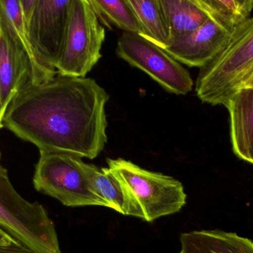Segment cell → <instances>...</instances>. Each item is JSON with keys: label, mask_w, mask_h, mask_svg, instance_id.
I'll return each instance as SVG.
<instances>
[{"label": "cell", "mask_w": 253, "mask_h": 253, "mask_svg": "<svg viewBox=\"0 0 253 253\" xmlns=\"http://www.w3.org/2000/svg\"><path fill=\"white\" fill-rule=\"evenodd\" d=\"M109 99L93 79L57 74L30 86L7 107L2 126L40 151L93 159L107 143Z\"/></svg>", "instance_id": "6da1fadb"}, {"label": "cell", "mask_w": 253, "mask_h": 253, "mask_svg": "<svg viewBox=\"0 0 253 253\" xmlns=\"http://www.w3.org/2000/svg\"><path fill=\"white\" fill-rule=\"evenodd\" d=\"M253 74V16H249L233 28L224 48L201 68L198 97L205 103L226 106Z\"/></svg>", "instance_id": "7a4b0ae2"}, {"label": "cell", "mask_w": 253, "mask_h": 253, "mask_svg": "<svg viewBox=\"0 0 253 253\" xmlns=\"http://www.w3.org/2000/svg\"><path fill=\"white\" fill-rule=\"evenodd\" d=\"M108 168L120 181L129 202V215L153 221L179 212L186 205L182 184L123 159H108Z\"/></svg>", "instance_id": "3957f363"}, {"label": "cell", "mask_w": 253, "mask_h": 253, "mask_svg": "<svg viewBox=\"0 0 253 253\" xmlns=\"http://www.w3.org/2000/svg\"><path fill=\"white\" fill-rule=\"evenodd\" d=\"M83 158L62 152L40 151L36 165V190L67 207H106L93 190Z\"/></svg>", "instance_id": "277c9868"}, {"label": "cell", "mask_w": 253, "mask_h": 253, "mask_svg": "<svg viewBox=\"0 0 253 253\" xmlns=\"http://www.w3.org/2000/svg\"><path fill=\"white\" fill-rule=\"evenodd\" d=\"M0 226L37 253H62L54 224L46 210L38 202H29L22 197L1 165Z\"/></svg>", "instance_id": "5b68a950"}, {"label": "cell", "mask_w": 253, "mask_h": 253, "mask_svg": "<svg viewBox=\"0 0 253 253\" xmlns=\"http://www.w3.org/2000/svg\"><path fill=\"white\" fill-rule=\"evenodd\" d=\"M105 30L87 0H74L57 72L85 77L102 57Z\"/></svg>", "instance_id": "8992f818"}, {"label": "cell", "mask_w": 253, "mask_h": 253, "mask_svg": "<svg viewBox=\"0 0 253 253\" xmlns=\"http://www.w3.org/2000/svg\"><path fill=\"white\" fill-rule=\"evenodd\" d=\"M117 53L170 93L185 95L193 89V80L181 63L138 33L124 31L119 39Z\"/></svg>", "instance_id": "52a82bcc"}, {"label": "cell", "mask_w": 253, "mask_h": 253, "mask_svg": "<svg viewBox=\"0 0 253 253\" xmlns=\"http://www.w3.org/2000/svg\"><path fill=\"white\" fill-rule=\"evenodd\" d=\"M57 73L42 64L22 42L0 23V87L5 111L21 92L50 80Z\"/></svg>", "instance_id": "ba28073f"}, {"label": "cell", "mask_w": 253, "mask_h": 253, "mask_svg": "<svg viewBox=\"0 0 253 253\" xmlns=\"http://www.w3.org/2000/svg\"><path fill=\"white\" fill-rule=\"evenodd\" d=\"M73 3L74 0H37L27 24L28 40L36 56L50 69L56 71Z\"/></svg>", "instance_id": "9c48e42d"}, {"label": "cell", "mask_w": 253, "mask_h": 253, "mask_svg": "<svg viewBox=\"0 0 253 253\" xmlns=\"http://www.w3.org/2000/svg\"><path fill=\"white\" fill-rule=\"evenodd\" d=\"M230 34L231 31L208 19L194 31L172 41L165 50L180 63L201 68L224 48Z\"/></svg>", "instance_id": "30bf717a"}, {"label": "cell", "mask_w": 253, "mask_h": 253, "mask_svg": "<svg viewBox=\"0 0 253 253\" xmlns=\"http://www.w3.org/2000/svg\"><path fill=\"white\" fill-rule=\"evenodd\" d=\"M225 107L230 115L233 152L253 165V87H241Z\"/></svg>", "instance_id": "8fae6325"}, {"label": "cell", "mask_w": 253, "mask_h": 253, "mask_svg": "<svg viewBox=\"0 0 253 253\" xmlns=\"http://www.w3.org/2000/svg\"><path fill=\"white\" fill-rule=\"evenodd\" d=\"M184 253H253V242L235 233L195 230L180 236Z\"/></svg>", "instance_id": "7c38bea8"}, {"label": "cell", "mask_w": 253, "mask_h": 253, "mask_svg": "<svg viewBox=\"0 0 253 253\" xmlns=\"http://www.w3.org/2000/svg\"><path fill=\"white\" fill-rule=\"evenodd\" d=\"M159 2L169 30V44L181 36L194 31L210 19L190 0H159Z\"/></svg>", "instance_id": "4fadbf2b"}, {"label": "cell", "mask_w": 253, "mask_h": 253, "mask_svg": "<svg viewBox=\"0 0 253 253\" xmlns=\"http://www.w3.org/2000/svg\"><path fill=\"white\" fill-rule=\"evenodd\" d=\"M138 19L142 34L163 49L169 45V30L164 19L159 0H126Z\"/></svg>", "instance_id": "5bb4252c"}, {"label": "cell", "mask_w": 253, "mask_h": 253, "mask_svg": "<svg viewBox=\"0 0 253 253\" xmlns=\"http://www.w3.org/2000/svg\"><path fill=\"white\" fill-rule=\"evenodd\" d=\"M87 172L93 190L105 201L107 208H111L123 215H129L127 197L120 181L109 168L99 169L95 165H88Z\"/></svg>", "instance_id": "9a60e30c"}, {"label": "cell", "mask_w": 253, "mask_h": 253, "mask_svg": "<svg viewBox=\"0 0 253 253\" xmlns=\"http://www.w3.org/2000/svg\"><path fill=\"white\" fill-rule=\"evenodd\" d=\"M101 23L110 29L142 34L141 25L126 0H87Z\"/></svg>", "instance_id": "2e32d148"}, {"label": "cell", "mask_w": 253, "mask_h": 253, "mask_svg": "<svg viewBox=\"0 0 253 253\" xmlns=\"http://www.w3.org/2000/svg\"><path fill=\"white\" fill-rule=\"evenodd\" d=\"M208 17L226 31L233 28L245 19L235 0H190Z\"/></svg>", "instance_id": "e0dca14e"}, {"label": "cell", "mask_w": 253, "mask_h": 253, "mask_svg": "<svg viewBox=\"0 0 253 253\" xmlns=\"http://www.w3.org/2000/svg\"><path fill=\"white\" fill-rule=\"evenodd\" d=\"M0 23L34 53L28 40L26 19L19 0H0Z\"/></svg>", "instance_id": "ac0fdd59"}, {"label": "cell", "mask_w": 253, "mask_h": 253, "mask_svg": "<svg viewBox=\"0 0 253 253\" xmlns=\"http://www.w3.org/2000/svg\"><path fill=\"white\" fill-rule=\"evenodd\" d=\"M0 253H37L31 248L19 243L14 246L0 247Z\"/></svg>", "instance_id": "d6986e66"}, {"label": "cell", "mask_w": 253, "mask_h": 253, "mask_svg": "<svg viewBox=\"0 0 253 253\" xmlns=\"http://www.w3.org/2000/svg\"><path fill=\"white\" fill-rule=\"evenodd\" d=\"M19 243V241L0 226V247L14 246Z\"/></svg>", "instance_id": "ffe728a7"}, {"label": "cell", "mask_w": 253, "mask_h": 253, "mask_svg": "<svg viewBox=\"0 0 253 253\" xmlns=\"http://www.w3.org/2000/svg\"><path fill=\"white\" fill-rule=\"evenodd\" d=\"M245 19L249 17L253 9V0H235Z\"/></svg>", "instance_id": "44dd1931"}, {"label": "cell", "mask_w": 253, "mask_h": 253, "mask_svg": "<svg viewBox=\"0 0 253 253\" xmlns=\"http://www.w3.org/2000/svg\"><path fill=\"white\" fill-rule=\"evenodd\" d=\"M19 1L23 9L24 14L26 19L27 24H28L37 0H19Z\"/></svg>", "instance_id": "7402d4cb"}, {"label": "cell", "mask_w": 253, "mask_h": 253, "mask_svg": "<svg viewBox=\"0 0 253 253\" xmlns=\"http://www.w3.org/2000/svg\"><path fill=\"white\" fill-rule=\"evenodd\" d=\"M6 111L3 107L2 102H1V87H0V128L2 127V120L4 118V114Z\"/></svg>", "instance_id": "603a6c76"}, {"label": "cell", "mask_w": 253, "mask_h": 253, "mask_svg": "<svg viewBox=\"0 0 253 253\" xmlns=\"http://www.w3.org/2000/svg\"><path fill=\"white\" fill-rule=\"evenodd\" d=\"M242 87H253V74L248 79V81L244 84Z\"/></svg>", "instance_id": "cb8c5ba5"}, {"label": "cell", "mask_w": 253, "mask_h": 253, "mask_svg": "<svg viewBox=\"0 0 253 253\" xmlns=\"http://www.w3.org/2000/svg\"><path fill=\"white\" fill-rule=\"evenodd\" d=\"M179 253H183L182 251H181V252H180Z\"/></svg>", "instance_id": "d4e9b609"}, {"label": "cell", "mask_w": 253, "mask_h": 253, "mask_svg": "<svg viewBox=\"0 0 253 253\" xmlns=\"http://www.w3.org/2000/svg\"><path fill=\"white\" fill-rule=\"evenodd\" d=\"M0 157H1V154H0Z\"/></svg>", "instance_id": "484cf974"}]
</instances>
